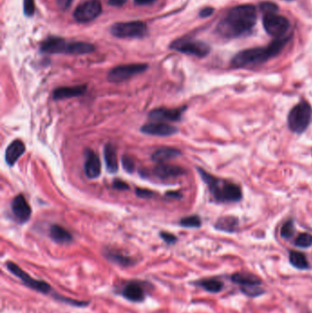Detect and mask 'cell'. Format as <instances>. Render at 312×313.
Segmentation results:
<instances>
[{"mask_svg": "<svg viewBox=\"0 0 312 313\" xmlns=\"http://www.w3.org/2000/svg\"><path fill=\"white\" fill-rule=\"evenodd\" d=\"M257 20V11L253 5H240L229 10L217 26V32L227 39L238 38L254 28Z\"/></svg>", "mask_w": 312, "mask_h": 313, "instance_id": "6da1fadb", "label": "cell"}, {"mask_svg": "<svg viewBox=\"0 0 312 313\" xmlns=\"http://www.w3.org/2000/svg\"><path fill=\"white\" fill-rule=\"evenodd\" d=\"M289 41L288 37H283L273 40L270 44L265 47H257L244 49L240 51L231 62L233 68H244L264 64L280 54Z\"/></svg>", "mask_w": 312, "mask_h": 313, "instance_id": "7a4b0ae2", "label": "cell"}, {"mask_svg": "<svg viewBox=\"0 0 312 313\" xmlns=\"http://www.w3.org/2000/svg\"><path fill=\"white\" fill-rule=\"evenodd\" d=\"M197 171L216 202H238L242 200L243 191L238 184L214 176L200 168H197Z\"/></svg>", "mask_w": 312, "mask_h": 313, "instance_id": "3957f363", "label": "cell"}, {"mask_svg": "<svg viewBox=\"0 0 312 313\" xmlns=\"http://www.w3.org/2000/svg\"><path fill=\"white\" fill-rule=\"evenodd\" d=\"M311 119V106L306 100H302L295 105L288 113V128L295 134H302L309 127Z\"/></svg>", "mask_w": 312, "mask_h": 313, "instance_id": "277c9868", "label": "cell"}, {"mask_svg": "<svg viewBox=\"0 0 312 313\" xmlns=\"http://www.w3.org/2000/svg\"><path fill=\"white\" fill-rule=\"evenodd\" d=\"M171 48L181 54L192 55L198 58L206 57L211 50L210 46L203 41L190 39H177L172 42Z\"/></svg>", "mask_w": 312, "mask_h": 313, "instance_id": "5b68a950", "label": "cell"}, {"mask_svg": "<svg viewBox=\"0 0 312 313\" xmlns=\"http://www.w3.org/2000/svg\"><path fill=\"white\" fill-rule=\"evenodd\" d=\"M110 31L115 37L126 38H142L146 34L147 28L143 21H129L119 22L113 25Z\"/></svg>", "mask_w": 312, "mask_h": 313, "instance_id": "8992f818", "label": "cell"}, {"mask_svg": "<svg viewBox=\"0 0 312 313\" xmlns=\"http://www.w3.org/2000/svg\"><path fill=\"white\" fill-rule=\"evenodd\" d=\"M6 266H7V269H9L12 274L17 276L27 287H29V289L43 294H49L53 291V288L49 286V284L42 280L33 279L27 272H25L23 269H20L18 265L15 264L13 262L9 261L7 262Z\"/></svg>", "mask_w": 312, "mask_h": 313, "instance_id": "52a82bcc", "label": "cell"}, {"mask_svg": "<svg viewBox=\"0 0 312 313\" xmlns=\"http://www.w3.org/2000/svg\"><path fill=\"white\" fill-rule=\"evenodd\" d=\"M147 69V64H132L119 65L113 68L108 74V79L111 83H122L135 75L144 73Z\"/></svg>", "mask_w": 312, "mask_h": 313, "instance_id": "ba28073f", "label": "cell"}, {"mask_svg": "<svg viewBox=\"0 0 312 313\" xmlns=\"http://www.w3.org/2000/svg\"><path fill=\"white\" fill-rule=\"evenodd\" d=\"M263 26L269 35L277 39L283 38L289 29V20L277 13L267 14L263 17Z\"/></svg>", "mask_w": 312, "mask_h": 313, "instance_id": "9c48e42d", "label": "cell"}, {"mask_svg": "<svg viewBox=\"0 0 312 313\" xmlns=\"http://www.w3.org/2000/svg\"><path fill=\"white\" fill-rule=\"evenodd\" d=\"M102 12V5L99 0H88L79 5L74 12V20L81 23H88L95 20Z\"/></svg>", "mask_w": 312, "mask_h": 313, "instance_id": "30bf717a", "label": "cell"}, {"mask_svg": "<svg viewBox=\"0 0 312 313\" xmlns=\"http://www.w3.org/2000/svg\"><path fill=\"white\" fill-rule=\"evenodd\" d=\"M233 281L238 284L241 290L250 297H256L264 293V289L261 288V281L253 275L248 273H236L232 277Z\"/></svg>", "mask_w": 312, "mask_h": 313, "instance_id": "8fae6325", "label": "cell"}, {"mask_svg": "<svg viewBox=\"0 0 312 313\" xmlns=\"http://www.w3.org/2000/svg\"><path fill=\"white\" fill-rule=\"evenodd\" d=\"M186 107L179 108H157L149 113L148 118L157 122H176L181 121Z\"/></svg>", "mask_w": 312, "mask_h": 313, "instance_id": "7c38bea8", "label": "cell"}, {"mask_svg": "<svg viewBox=\"0 0 312 313\" xmlns=\"http://www.w3.org/2000/svg\"><path fill=\"white\" fill-rule=\"evenodd\" d=\"M11 211L19 224L27 223L31 216V208L23 194H19L12 200Z\"/></svg>", "mask_w": 312, "mask_h": 313, "instance_id": "4fadbf2b", "label": "cell"}, {"mask_svg": "<svg viewBox=\"0 0 312 313\" xmlns=\"http://www.w3.org/2000/svg\"><path fill=\"white\" fill-rule=\"evenodd\" d=\"M178 128L164 122L147 123L142 126L141 132L155 137H171L178 133Z\"/></svg>", "mask_w": 312, "mask_h": 313, "instance_id": "5bb4252c", "label": "cell"}, {"mask_svg": "<svg viewBox=\"0 0 312 313\" xmlns=\"http://www.w3.org/2000/svg\"><path fill=\"white\" fill-rule=\"evenodd\" d=\"M84 173L89 179H97L101 174V162L95 152L86 149L84 153Z\"/></svg>", "mask_w": 312, "mask_h": 313, "instance_id": "9a60e30c", "label": "cell"}, {"mask_svg": "<svg viewBox=\"0 0 312 313\" xmlns=\"http://www.w3.org/2000/svg\"><path fill=\"white\" fill-rule=\"evenodd\" d=\"M121 293L133 302H141L146 298L145 287L138 281H130L123 287Z\"/></svg>", "mask_w": 312, "mask_h": 313, "instance_id": "2e32d148", "label": "cell"}, {"mask_svg": "<svg viewBox=\"0 0 312 313\" xmlns=\"http://www.w3.org/2000/svg\"><path fill=\"white\" fill-rule=\"evenodd\" d=\"M153 173L161 180H169L185 174V170L181 167L167 164L165 162V163H158L154 168Z\"/></svg>", "mask_w": 312, "mask_h": 313, "instance_id": "e0dca14e", "label": "cell"}, {"mask_svg": "<svg viewBox=\"0 0 312 313\" xmlns=\"http://www.w3.org/2000/svg\"><path fill=\"white\" fill-rule=\"evenodd\" d=\"M87 91V86L83 85H75V86H64L55 89L53 93L54 100H64L69 98L78 97L83 95Z\"/></svg>", "mask_w": 312, "mask_h": 313, "instance_id": "ac0fdd59", "label": "cell"}, {"mask_svg": "<svg viewBox=\"0 0 312 313\" xmlns=\"http://www.w3.org/2000/svg\"><path fill=\"white\" fill-rule=\"evenodd\" d=\"M68 42L58 37H49L40 45V49L45 54H66Z\"/></svg>", "mask_w": 312, "mask_h": 313, "instance_id": "d6986e66", "label": "cell"}, {"mask_svg": "<svg viewBox=\"0 0 312 313\" xmlns=\"http://www.w3.org/2000/svg\"><path fill=\"white\" fill-rule=\"evenodd\" d=\"M26 151L25 144L21 140H14L11 142L7 147L5 153V159L7 164L10 166H13L16 162L19 161L20 156H22Z\"/></svg>", "mask_w": 312, "mask_h": 313, "instance_id": "ffe728a7", "label": "cell"}, {"mask_svg": "<svg viewBox=\"0 0 312 313\" xmlns=\"http://www.w3.org/2000/svg\"><path fill=\"white\" fill-rule=\"evenodd\" d=\"M49 237L57 244H69L73 241V235L63 226L54 225L49 228Z\"/></svg>", "mask_w": 312, "mask_h": 313, "instance_id": "44dd1931", "label": "cell"}, {"mask_svg": "<svg viewBox=\"0 0 312 313\" xmlns=\"http://www.w3.org/2000/svg\"><path fill=\"white\" fill-rule=\"evenodd\" d=\"M103 156H105V162H106V166H107L108 172L116 173L118 171L117 149L111 143H108L105 146Z\"/></svg>", "mask_w": 312, "mask_h": 313, "instance_id": "7402d4cb", "label": "cell"}, {"mask_svg": "<svg viewBox=\"0 0 312 313\" xmlns=\"http://www.w3.org/2000/svg\"><path fill=\"white\" fill-rule=\"evenodd\" d=\"M181 152L177 148L172 147H161L157 149L156 151L152 154V161L157 163H165L168 161L175 159L181 156Z\"/></svg>", "mask_w": 312, "mask_h": 313, "instance_id": "603a6c76", "label": "cell"}, {"mask_svg": "<svg viewBox=\"0 0 312 313\" xmlns=\"http://www.w3.org/2000/svg\"><path fill=\"white\" fill-rule=\"evenodd\" d=\"M239 225L238 218L234 216H228L220 217L215 224V228L217 230L224 231L226 233H234L237 229Z\"/></svg>", "mask_w": 312, "mask_h": 313, "instance_id": "cb8c5ba5", "label": "cell"}, {"mask_svg": "<svg viewBox=\"0 0 312 313\" xmlns=\"http://www.w3.org/2000/svg\"><path fill=\"white\" fill-rule=\"evenodd\" d=\"M93 50H94V46L91 43L84 42V41H74V42H68L66 54L83 55V54H91Z\"/></svg>", "mask_w": 312, "mask_h": 313, "instance_id": "d4e9b609", "label": "cell"}, {"mask_svg": "<svg viewBox=\"0 0 312 313\" xmlns=\"http://www.w3.org/2000/svg\"><path fill=\"white\" fill-rule=\"evenodd\" d=\"M105 255L109 261L114 262L116 264L120 265L122 267H128V266H131L133 264V259L131 257H129V256H127L126 254H122L120 252H117V251L108 250L106 252Z\"/></svg>", "mask_w": 312, "mask_h": 313, "instance_id": "484cf974", "label": "cell"}, {"mask_svg": "<svg viewBox=\"0 0 312 313\" xmlns=\"http://www.w3.org/2000/svg\"><path fill=\"white\" fill-rule=\"evenodd\" d=\"M289 261L296 269L304 270V269H307L308 268L307 257L301 252L291 251L289 254Z\"/></svg>", "mask_w": 312, "mask_h": 313, "instance_id": "4316f807", "label": "cell"}, {"mask_svg": "<svg viewBox=\"0 0 312 313\" xmlns=\"http://www.w3.org/2000/svg\"><path fill=\"white\" fill-rule=\"evenodd\" d=\"M198 284L202 289H204L205 290H207L209 292H213V293L219 292L223 289V283L220 281L219 279H202V280L199 281Z\"/></svg>", "mask_w": 312, "mask_h": 313, "instance_id": "83f0119b", "label": "cell"}, {"mask_svg": "<svg viewBox=\"0 0 312 313\" xmlns=\"http://www.w3.org/2000/svg\"><path fill=\"white\" fill-rule=\"evenodd\" d=\"M180 225L186 228H199L201 225V220L198 216H187L180 221Z\"/></svg>", "mask_w": 312, "mask_h": 313, "instance_id": "f1b7e54d", "label": "cell"}, {"mask_svg": "<svg viewBox=\"0 0 312 313\" xmlns=\"http://www.w3.org/2000/svg\"><path fill=\"white\" fill-rule=\"evenodd\" d=\"M295 245L300 248H307L312 245V235L307 233H302L298 235L295 240Z\"/></svg>", "mask_w": 312, "mask_h": 313, "instance_id": "f546056e", "label": "cell"}, {"mask_svg": "<svg viewBox=\"0 0 312 313\" xmlns=\"http://www.w3.org/2000/svg\"><path fill=\"white\" fill-rule=\"evenodd\" d=\"M295 234V226H294V222L293 220H288L281 227V231H280V235L281 236L285 238V239H288V238H291L293 235Z\"/></svg>", "mask_w": 312, "mask_h": 313, "instance_id": "4dcf8cb0", "label": "cell"}, {"mask_svg": "<svg viewBox=\"0 0 312 313\" xmlns=\"http://www.w3.org/2000/svg\"><path fill=\"white\" fill-rule=\"evenodd\" d=\"M260 10L263 12L264 15L277 13L278 11V7L272 2H263L260 4Z\"/></svg>", "mask_w": 312, "mask_h": 313, "instance_id": "1f68e13d", "label": "cell"}, {"mask_svg": "<svg viewBox=\"0 0 312 313\" xmlns=\"http://www.w3.org/2000/svg\"><path fill=\"white\" fill-rule=\"evenodd\" d=\"M122 164L123 167H124V169H125L127 172L132 173V172L135 171L136 165H135V162H134V161L132 160L131 156H123Z\"/></svg>", "mask_w": 312, "mask_h": 313, "instance_id": "d6a6232c", "label": "cell"}, {"mask_svg": "<svg viewBox=\"0 0 312 313\" xmlns=\"http://www.w3.org/2000/svg\"><path fill=\"white\" fill-rule=\"evenodd\" d=\"M23 10H24L25 15L28 17H31L34 14L35 3L34 0H24L23 3Z\"/></svg>", "mask_w": 312, "mask_h": 313, "instance_id": "836d02e7", "label": "cell"}, {"mask_svg": "<svg viewBox=\"0 0 312 313\" xmlns=\"http://www.w3.org/2000/svg\"><path fill=\"white\" fill-rule=\"evenodd\" d=\"M136 193L138 197L143 198V199H148V198H151L155 194V192L149 191V190H146V189H136Z\"/></svg>", "mask_w": 312, "mask_h": 313, "instance_id": "e575fe53", "label": "cell"}, {"mask_svg": "<svg viewBox=\"0 0 312 313\" xmlns=\"http://www.w3.org/2000/svg\"><path fill=\"white\" fill-rule=\"evenodd\" d=\"M161 236L162 239L166 242L167 244H174L177 241V237L175 235H172L171 233H167V232H161Z\"/></svg>", "mask_w": 312, "mask_h": 313, "instance_id": "d590c367", "label": "cell"}, {"mask_svg": "<svg viewBox=\"0 0 312 313\" xmlns=\"http://www.w3.org/2000/svg\"><path fill=\"white\" fill-rule=\"evenodd\" d=\"M113 188L116 190H119V191H124V190L129 189L127 183L123 181L122 180H118V179L113 181Z\"/></svg>", "mask_w": 312, "mask_h": 313, "instance_id": "8d00e7d4", "label": "cell"}, {"mask_svg": "<svg viewBox=\"0 0 312 313\" xmlns=\"http://www.w3.org/2000/svg\"><path fill=\"white\" fill-rule=\"evenodd\" d=\"M214 11H215V10H214L213 8L206 7L204 9H202V10H200V16L201 18H208V17H210L211 15H213Z\"/></svg>", "mask_w": 312, "mask_h": 313, "instance_id": "74e56055", "label": "cell"}, {"mask_svg": "<svg viewBox=\"0 0 312 313\" xmlns=\"http://www.w3.org/2000/svg\"><path fill=\"white\" fill-rule=\"evenodd\" d=\"M73 0H57V4L59 8L62 10H67L71 4L73 3Z\"/></svg>", "mask_w": 312, "mask_h": 313, "instance_id": "f35d334b", "label": "cell"}, {"mask_svg": "<svg viewBox=\"0 0 312 313\" xmlns=\"http://www.w3.org/2000/svg\"><path fill=\"white\" fill-rule=\"evenodd\" d=\"M127 0H108V4L113 7H122L127 3Z\"/></svg>", "mask_w": 312, "mask_h": 313, "instance_id": "ab89813d", "label": "cell"}, {"mask_svg": "<svg viewBox=\"0 0 312 313\" xmlns=\"http://www.w3.org/2000/svg\"><path fill=\"white\" fill-rule=\"evenodd\" d=\"M157 0H134V2L138 6L151 5Z\"/></svg>", "mask_w": 312, "mask_h": 313, "instance_id": "60d3db41", "label": "cell"}, {"mask_svg": "<svg viewBox=\"0 0 312 313\" xmlns=\"http://www.w3.org/2000/svg\"><path fill=\"white\" fill-rule=\"evenodd\" d=\"M166 196L171 197V198H174V199H181L182 197L180 192H176V191H169V192H167Z\"/></svg>", "mask_w": 312, "mask_h": 313, "instance_id": "b9f144b4", "label": "cell"}]
</instances>
